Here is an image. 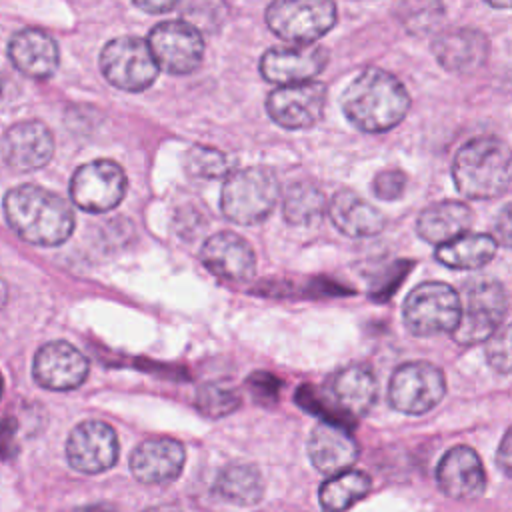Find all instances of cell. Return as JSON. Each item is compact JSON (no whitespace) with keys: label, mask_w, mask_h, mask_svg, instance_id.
I'll return each mask as SVG.
<instances>
[{"label":"cell","mask_w":512,"mask_h":512,"mask_svg":"<svg viewBox=\"0 0 512 512\" xmlns=\"http://www.w3.org/2000/svg\"><path fill=\"white\" fill-rule=\"evenodd\" d=\"M4 216L18 238L34 246H60L74 232L68 202L36 184H20L4 196Z\"/></svg>","instance_id":"6da1fadb"},{"label":"cell","mask_w":512,"mask_h":512,"mask_svg":"<svg viewBox=\"0 0 512 512\" xmlns=\"http://www.w3.org/2000/svg\"><path fill=\"white\" fill-rule=\"evenodd\" d=\"M344 116L362 132L378 134L400 124L410 108L404 84L382 68L362 70L342 94Z\"/></svg>","instance_id":"7a4b0ae2"},{"label":"cell","mask_w":512,"mask_h":512,"mask_svg":"<svg viewBox=\"0 0 512 512\" xmlns=\"http://www.w3.org/2000/svg\"><path fill=\"white\" fill-rule=\"evenodd\" d=\"M452 178L460 194L472 200L500 196L512 182V150L496 136L468 140L454 156Z\"/></svg>","instance_id":"3957f363"},{"label":"cell","mask_w":512,"mask_h":512,"mask_svg":"<svg viewBox=\"0 0 512 512\" xmlns=\"http://www.w3.org/2000/svg\"><path fill=\"white\" fill-rule=\"evenodd\" d=\"M280 184L276 174L266 166H248L232 172L220 194L222 214L238 224H258L278 202Z\"/></svg>","instance_id":"277c9868"},{"label":"cell","mask_w":512,"mask_h":512,"mask_svg":"<svg viewBox=\"0 0 512 512\" xmlns=\"http://www.w3.org/2000/svg\"><path fill=\"white\" fill-rule=\"evenodd\" d=\"M402 316L414 336L454 332L462 316V298L450 284L424 282L406 296Z\"/></svg>","instance_id":"5b68a950"},{"label":"cell","mask_w":512,"mask_h":512,"mask_svg":"<svg viewBox=\"0 0 512 512\" xmlns=\"http://www.w3.org/2000/svg\"><path fill=\"white\" fill-rule=\"evenodd\" d=\"M508 310L504 286L494 278H476L462 292V316L452 332L454 340L472 346L490 340L500 328Z\"/></svg>","instance_id":"8992f818"},{"label":"cell","mask_w":512,"mask_h":512,"mask_svg":"<svg viewBox=\"0 0 512 512\" xmlns=\"http://www.w3.org/2000/svg\"><path fill=\"white\" fill-rule=\"evenodd\" d=\"M338 18L334 2L328 0H278L266 8L268 28L286 42L308 46L324 36Z\"/></svg>","instance_id":"52a82bcc"},{"label":"cell","mask_w":512,"mask_h":512,"mask_svg":"<svg viewBox=\"0 0 512 512\" xmlns=\"http://www.w3.org/2000/svg\"><path fill=\"white\" fill-rule=\"evenodd\" d=\"M100 68L106 80L126 92H142L158 76V62L148 40L138 36H118L100 52Z\"/></svg>","instance_id":"ba28073f"},{"label":"cell","mask_w":512,"mask_h":512,"mask_svg":"<svg viewBox=\"0 0 512 512\" xmlns=\"http://www.w3.org/2000/svg\"><path fill=\"white\" fill-rule=\"evenodd\" d=\"M446 394L444 372L424 360L400 364L388 384V400L392 408L404 414L430 412Z\"/></svg>","instance_id":"9c48e42d"},{"label":"cell","mask_w":512,"mask_h":512,"mask_svg":"<svg viewBox=\"0 0 512 512\" xmlns=\"http://www.w3.org/2000/svg\"><path fill=\"white\" fill-rule=\"evenodd\" d=\"M128 188L126 174L114 160H92L82 164L70 182L72 202L92 214L108 212L116 208Z\"/></svg>","instance_id":"30bf717a"},{"label":"cell","mask_w":512,"mask_h":512,"mask_svg":"<svg viewBox=\"0 0 512 512\" xmlns=\"http://www.w3.org/2000/svg\"><path fill=\"white\" fill-rule=\"evenodd\" d=\"M150 50L168 74H190L204 58L202 32L186 20H164L148 34Z\"/></svg>","instance_id":"8fae6325"},{"label":"cell","mask_w":512,"mask_h":512,"mask_svg":"<svg viewBox=\"0 0 512 512\" xmlns=\"http://www.w3.org/2000/svg\"><path fill=\"white\" fill-rule=\"evenodd\" d=\"M326 106V86L312 80L292 86H278L266 98L268 116L286 130L314 126Z\"/></svg>","instance_id":"7c38bea8"},{"label":"cell","mask_w":512,"mask_h":512,"mask_svg":"<svg viewBox=\"0 0 512 512\" xmlns=\"http://www.w3.org/2000/svg\"><path fill=\"white\" fill-rule=\"evenodd\" d=\"M70 466L84 474H100L118 460V438L112 426L100 420H84L66 440Z\"/></svg>","instance_id":"4fadbf2b"},{"label":"cell","mask_w":512,"mask_h":512,"mask_svg":"<svg viewBox=\"0 0 512 512\" xmlns=\"http://www.w3.org/2000/svg\"><path fill=\"white\" fill-rule=\"evenodd\" d=\"M90 364L88 358L70 342L52 340L38 348L32 360L34 380L48 390L66 392L84 384Z\"/></svg>","instance_id":"5bb4252c"},{"label":"cell","mask_w":512,"mask_h":512,"mask_svg":"<svg viewBox=\"0 0 512 512\" xmlns=\"http://www.w3.org/2000/svg\"><path fill=\"white\" fill-rule=\"evenodd\" d=\"M54 154V136L40 120L12 124L2 136V160L18 172H32L46 166Z\"/></svg>","instance_id":"9a60e30c"},{"label":"cell","mask_w":512,"mask_h":512,"mask_svg":"<svg viewBox=\"0 0 512 512\" xmlns=\"http://www.w3.org/2000/svg\"><path fill=\"white\" fill-rule=\"evenodd\" d=\"M328 62V52L320 46L270 48L260 58V74L278 86L312 82Z\"/></svg>","instance_id":"2e32d148"},{"label":"cell","mask_w":512,"mask_h":512,"mask_svg":"<svg viewBox=\"0 0 512 512\" xmlns=\"http://www.w3.org/2000/svg\"><path fill=\"white\" fill-rule=\"evenodd\" d=\"M200 260L212 274L230 282L250 280L256 272L254 248L230 230L216 232L204 240Z\"/></svg>","instance_id":"e0dca14e"},{"label":"cell","mask_w":512,"mask_h":512,"mask_svg":"<svg viewBox=\"0 0 512 512\" xmlns=\"http://www.w3.org/2000/svg\"><path fill=\"white\" fill-rule=\"evenodd\" d=\"M440 490L454 500H474L486 488V474L480 456L468 446L450 448L436 468Z\"/></svg>","instance_id":"ac0fdd59"},{"label":"cell","mask_w":512,"mask_h":512,"mask_svg":"<svg viewBox=\"0 0 512 512\" xmlns=\"http://www.w3.org/2000/svg\"><path fill=\"white\" fill-rule=\"evenodd\" d=\"M488 38L476 28H448L432 42V52L442 68L456 74L476 72L488 58Z\"/></svg>","instance_id":"d6986e66"},{"label":"cell","mask_w":512,"mask_h":512,"mask_svg":"<svg viewBox=\"0 0 512 512\" xmlns=\"http://www.w3.org/2000/svg\"><path fill=\"white\" fill-rule=\"evenodd\" d=\"M186 460L184 446L172 438L140 442L130 456V470L144 484H166L178 478Z\"/></svg>","instance_id":"ffe728a7"},{"label":"cell","mask_w":512,"mask_h":512,"mask_svg":"<svg viewBox=\"0 0 512 512\" xmlns=\"http://www.w3.org/2000/svg\"><path fill=\"white\" fill-rule=\"evenodd\" d=\"M8 56L18 72L36 80L50 78L60 62L56 40L40 28L16 32L8 42Z\"/></svg>","instance_id":"44dd1931"},{"label":"cell","mask_w":512,"mask_h":512,"mask_svg":"<svg viewBox=\"0 0 512 512\" xmlns=\"http://www.w3.org/2000/svg\"><path fill=\"white\" fill-rule=\"evenodd\" d=\"M308 456L316 470L334 476L350 470L358 458V446L338 424L320 422L308 438Z\"/></svg>","instance_id":"7402d4cb"},{"label":"cell","mask_w":512,"mask_h":512,"mask_svg":"<svg viewBox=\"0 0 512 512\" xmlns=\"http://www.w3.org/2000/svg\"><path fill=\"white\" fill-rule=\"evenodd\" d=\"M334 226L350 238H368L382 232L384 214L352 190H340L328 206Z\"/></svg>","instance_id":"603a6c76"},{"label":"cell","mask_w":512,"mask_h":512,"mask_svg":"<svg viewBox=\"0 0 512 512\" xmlns=\"http://www.w3.org/2000/svg\"><path fill=\"white\" fill-rule=\"evenodd\" d=\"M472 224V210L458 200H442L424 208L416 220V232L422 240L444 246L464 234Z\"/></svg>","instance_id":"cb8c5ba5"},{"label":"cell","mask_w":512,"mask_h":512,"mask_svg":"<svg viewBox=\"0 0 512 512\" xmlns=\"http://www.w3.org/2000/svg\"><path fill=\"white\" fill-rule=\"evenodd\" d=\"M332 392L338 406L352 414H366L376 402V378L366 366H346L332 380Z\"/></svg>","instance_id":"d4e9b609"},{"label":"cell","mask_w":512,"mask_h":512,"mask_svg":"<svg viewBox=\"0 0 512 512\" xmlns=\"http://www.w3.org/2000/svg\"><path fill=\"white\" fill-rule=\"evenodd\" d=\"M498 242L480 232H468L444 246L436 248V260L456 270H476L486 266L496 254Z\"/></svg>","instance_id":"484cf974"},{"label":"cell","mask_w":512,"mask_h":512,"mask_svg":"<svg viewBox=\"0 0 512 512\" xmlns=\"http://www.w3.org/2000/svg\"><path fill=\"white\" fill-rule=\"evenodd\" d=\"M214 490L228 502L252 506L262 498L264 484L260 472L252 464H230L218 474Z\"/></svg>","instance_id":"4316f807"},{"label":"cell","mask_w":512,"mask_h":512,"mask_svg":"<svg viewBox=\"0 0 512 512\" xmlns=\"http://www.w3.org/2000/svg\"><path fill=\"white\" fill-rule=\"evenodd\" d=\"M370 490V476L362 470H346L328 478L318 492L324 512H344Z\"/></svg>","instance_id":"83f0119b"},{"label":"cell","mask_w":512,"mask_h":512,"mask_svg":"<svg viewBox=\"0 0 512 512\" xmlns=\"http://www.w3.org/2000/svg\"><path fill=\"white\" fill-rule=\"evenodd\" d=\"M324 210L326 198L314 182H294L284 196V218L294 226L320 220Z\"/></svg>","instance_id":"f1b7e54d"},{"label":"cell","mask_w":512,"mask_h":512,"mask_svg":"<svg viewBox=\"0 0 512 512\" xmlns=\"http://www.w3.org/2000/svg\"><path fill=\"white\" fill-rule=\"evenodd\" d=\"M184 168L194 178H228L232 174V162L224 152L196 144L184 156Z\"/></svg>","instance_id":"f546056e"},{"label":"cell","mask_w":512,"mask_h":512,"mask_svg":"<svg viewBox=\"0 0 512 512\" xmlns=\"http://www.w3.org/2000/svg\"><path fill=\"white\" fill-rule=\"evenodd\" d=\"M240 406L238 394L224 384H202L196 392V408L208 418H222Z\"/></svg>","instance_id":"4dcf8cb0"},{"label":"cell","mask_w":512,"mask_h":512,"mask_svg":"<svg viewBox=\"0 0 512 512\" xmlns=\"http://www.w3.org/2000/svg\"><path fill=\"white\" fill-rule=\"evenodd\" d=\"M486 360L496 372L512 374V324H506L488 340Z\"/></svg>","instance_id":"1f68e13d"},{"label":"cell","mask_w":512,"mask_h":512,"mask_svg":"<svg viewBox=\"0 0 512 512\" xmlns=\"http://www.w3.org/2000/svg\"><path fill=\"white\" fill-rule=\"evenodd\" d=\"M374 194L382 200H396L406 188V176L400 170H384L374 178Z\"/></svg>","instance_id":"d6a6232c"},{"label":"cell","mask_w":512,"mask_h":512,"mask_svg":"<svg viewBox=\"0 0 512 512\" xmlns=\"http://www.w3.org/2000/svg\"><path fill=\"white\" fill-rule=\"evenodd\" d=\"M494 232H496V242H500L506 248H512V202L498 212L494 222Z\"/></svg>","instance_id":"836d02e7"},{"label":"cell","mask_w":512,"mask_h":512,"mask_svg":"<svg viewBox=\"0 0 512 512\" xmlns=\"http://www.w3.org/2000/svg\"><path fill=\"white\" fill-rule=\"evenodd\" d=\"M496 464L506 476L512 478V426L506 430L504 438L500 440V446L496 452Z\"/></svg>","instance_id":"e575fe53"},{"label":"cell","mask_w":512,"mask_h":512,"mask_svg":"<svg viewBox=\"0 0 512 512\" xmlns=\"http://www.w3.org/2000/svg\"><path fill=\"white\" fill-rule=\"evenodd\" d=\"M134 6L140 10H146V12H168V10L176 8L174 2H154V4L152 2H134Z\"/></svg>","instance_id":"d590c367"},{"label":"cell","mask_w":512,"mask_h":512,"mask_svg":"<svg viewBox=\"0 0 512 512\" xmlns=\"http://www.w3.org/2000/svg\"><path fill=\"white\" fill-rule=\"evenodd\" d=\"M74 512H114L110 506L106 504H92V506H84V508H78Z\"/></svg>","instance_id":"8d00e7d4"},{"label":"cell","mask_w":512,"mask_h":512,"mask_svg":"<svg viewBox=\"0 0 512 512\" xmlns=\"http://www.w3.org/2000/svg\"><path fill=\"white\" fill-rule=\"evenodd\" d=\"M146 512H182V510L174 504H162V506H152Z\"/></svg>","instance_id":"74e56055"}]
</instances>
